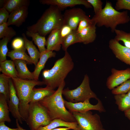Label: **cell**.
Returning <instances> with one entry per match:
<instances>
[{
    "mask_svg": "<svg viewBox=\"0 0 130 130\" xmlns=\"http://www.w3.org/2000/svg\"><path fill=\"white\" fill-rule=\"evenodd\" d=\"M65 83L64 81L52 95L39 102L46 110L52 120L60 119L70 122H77L72 113L67 110L62 97Z\"/></svg>",
    "mask_w": 130,
    "mask_h": 130,
    "instance_id": "1",
    "label": "cell"
},
{
    "mask_svg": "<svg viewBox=\"0 0 130 130\" xmlns=\"http://www.w3.org/2000/svg\"><path fill=\"white\" fill-rule=\"evenodd\" d=\"M65 52L64 56L57 60L51 69L43 72L42 81L46 87L52 90L58 87L74 68L71 56L67 51Z\"/></svg>",
    "mask_w": 130,
    "mask_h": 130,
    "instance_id": "2",
    "label": "cell"
},
{
    "mask_svg": "<svg viewBox=\"0 0 130 130\" xmlns=\"http://www.w3.org/2000/svg\"><path fill=\"white\" fill-rule=\"evenodd\" d=\"M91 19L97 26L110 28L112 32H114L118 25L126 24L130 20L127 11L120 12L117 10L109 1H106L104 8L95 14Z\"/></svg>",
    "mask_w": 130,
    "mask_h": 130,
    "instance_id": "3",
    "label": "cell"
},
{
    "mask_svg": "<svg viewBox=\"0 0 130 130\" xmlns=\"http://www.w3.org/2000/svg\"><path fill=\"white\" fill-rule=\"evenodd\" d=\"M63 22L61 11L56 6L50 5L35 24L27 28V31L45 37L54 29L60 28Z\"/></svg>",
    "mask_w": 130,
    "mask_h": 130,
    "instance_id": "4",
    "label": "cell"
},
{
    "mask_svg": "<svg viewBox=\"0 0 130 130\" xmlns=\"http://www.w3.org/2000/svg\"><path fill=\"white\" fill-rule=\"evenodd\" d=\"M19 101V110L23 120H27L29 113V99L31 92L36 85H44L43 82L35 80L11 78Z\"/></svg>",
    "mask_w": 130,
    "mask_h": 130,
    "instance_id": "5",
    "label": "cell"
},
{
    "mask_svg": "<svg viewBox=\"0 0 130 130\" xmlns=\"http://www.w3.org/2000/svg\"><path fill=\"white\" fill-rule=\"evenodd\" d=\"M62 94L68 102L74 103L83 102L86 100L93 98L98 99L96 94L91 89L88 75L85 74L80 85L72 90L68 88L64 89Z\"/></svg>",
    "mask_w": 130,
    "mask_h": 130,
    "instance_id": "6",
    "label": "cell"
},
{
    "mask_svg": "<svg viewBox=\"0 0 130 130\" xmlns=\"http://www.w3.org/2000/svg\"><path fill=\"white\" fill-rule=\"evenodd\" d=\"M28 114L26 122L31 130H38L52 121L46 109L39 102L30 103Z\"/></svg>",
    "mask_w": 130,
    "mask_h": 130,
    "instance_id": "7",
    "label": "cell"
},
{
    "mask_svg": "<svg viewBox=\"0 0 130 130\" xmlns=\"http://www.w3.org/2000/svg\"><path fill=\"white\" fill-rule=\"evenodd\" d=\"M78 123L79 130H106L104 128L100 116L91 111L72 113Z\"/></svg>",
    "mask_w": 130,
    "mask_h": 130,
    "instance_id": "8",
    "label": "cell"
},
{
    "mask_svg": "<svg viewBox=\"0 0 130 130\" xmlns=\"http://www.w3.org/2000/svg\"><path fill=\"white\" fill-rule=\"evenodd\" d=\"M97 103L93 105L88 99L83 102L74 103L66 101L64 99L65 106L69 111L72 113L73 112H83L91 110H95L100 112H105L106 110L102 102L99 98L97 100Z\"/></svg>",
    "mask_w": 130,
    "mask_h": 130,
    "instance_id": "9",
    "label": "cell"
},
{
    "mask_svg": "<svg viewBox=\"0 0 130 130\" xmlns=\"http://www.w3.org/2000/svg\"><path fill=\"white\" fill-rule=\"evenodd\" d=\"M63 15V25L69 26L73 30H76L80 22L87 16L82 9L75 7L66 10Z\"/></svg>",
    "mask_w": 130,
    "mask_h": 130,
    "instance_id": "10",
    "label": "cell"
},
{
    "mask_svg": "<svg viewBox=\"0 0 130 130\" xmlns=\"http://www.w3.org/2000/svg\"><path fill=\"white\" fill-rule=\"evenodd\" d=\"M111 74L107 78L106 85L112 90L125 81L130 79V68L123 70H118L114 68L111 70Z\"/></svg>",
    "mask_w": 130,
    "mask_h": 130,
    "instance_id": "11",
    "label": "cell"
},
{
    "mask_svg": "<svg viewBox=\"0 0 130 130\" xmlns=\"http://www.w3.org/2000/svg\"><path fill=\"white\" fill-rule=\"evenodd\" d=\"M109 46L116 58L130 65V48L122 45L114 38L110 40Z\"/></svg>",
    "mask_w": 130,
    "mask_h": 130,
    "instance_id": "12",
    "label": "cell"
},
{
    "mask_svg": "<svg viewBox=\"0 0 130 130\" xmlns=\"http://www.w3.org/2000/svg\"><path fill=\"white\" fill-rule=\"evenodd\" d=\"M10 88L9 98L7 103L9 111L13 117L17 119L21 124L22 119L19 110V101L12 78L9 79Z\"/></svg>",
    "mask_w": 130,
    "mask_h": 130,
    "instance_id": "13",
    "label": "cell"
},
{
    "mask_svg": "<svg viewBox=\"0 0 130 130\" xmlns=\"http://www.w3.org/2000/svg\"><path fill=\"white\" fill-rule=\"evenodd\" d=\"M42 4L57 6L61 11L68 7H73L78 5H84L87 8L92 6L87 0H40Z\"/></svg>",
    "mask_w": 130,
    "mask_h": 130,
    "instance_id": "14",
    "label": "cell"
},
{
    "mask_svg": "<svg viewBox=\"0 0 130 130\" xmlns=\"http://www.w3.org/2000/svg\"><path fill=\"white\" fill-rule=\"evenodd\" d=\"M28 14V7H24L18 9L9 14L6 24L8 26L13 25L19 27L25 21Z\"/></svg>",
    "mask_w": 130,
    "mask_h": 130,
    "instance_id": "15",
    "label": "cell"
},
{
    "mask_svg": "<svg viewBox=\"0 0 130 130\" xmlns=\"http://www.w3.org/2000/svg\"><path fill=\"white\" fill-rule=\"evenodd\" d=\"M60 28L54 29L51 32L46 40L47 50L58 51L60 50L62 39L60 35Z\"/></svg>",
    "mask_w": 130,
    "mask_h": 130,
    "instance_id": "16",
    "label": "cell"
},
{
    "mask_svg": "<svg viewBox=\"0 0 130 130\" xmlns=\"http://www.w3.org/2000/svg\"><path fill=\"white\" fill-rule=\"evenodd\" d=\"M96 25L94 23L78 33L80 43L87 44L93 42L97 35Z\"/></svg>",
    "mask_w": 130,
    "mask_h": 130,
    "instance_id": "17",
    "label": "cell"
},
{
    "mask_svg": "<svg viewBox=\"0 0 130 130\" xmlns=\"http://www.w3.org/2000/svg\"><path fill=\"white\" fill-rule=\"evenodd\" d=\"M56 55L55 52L52 51H46L40 53L39 60L32 72L35 80H38L41 71L44 68L46 63L50 58L54 57Z\"/></svg>",
    "mask_w": 130,
    "mask_h": 130,
    "instance_id": "18",
    "label": "cell"
},
{
    "mask_svg": "<svg viewBox=\"0 0 130 130\" xmlns=\"http://www.w3.org/2000/svg\"><path fill=\"white\" fill-rule=\"evenodd\" d=\"M17 70L18 78L23 79L34 80L32 72L28 68L26 62L24 60L17 59L13 61Z\"/></svg>",
    "mask_w": 130,
    "mask_h": 130,
    "instance_id": "19",
    "label": "cell"
},
{
    "mask_svg": "<svg viewBox=\"0 0 130 130\" xmlns=\"http://www.w3.org/2000/svg\"><path fill=\"white\" fill-rule=\"evenodd\" d=\"M55 91L46 87L37 88H34L31 94L29 103L30 102H39L45 97L52 95Z\"/></svg>",
    "mask_w": 130,
    "mask_h": 130,
    "instance_id": "20",
    "label": "cell"
},
{
    "mask_svg": "<svg viewBox=\"0 0 130 130\" xmlns=\"http://www.w3.org/2000/svg\"><path fill=\"white\" fill-rule=\"evenodd\" d=\"M0 71L2 74L9 78H18L17 70L13 60H6L0 62Z\"/></svg>",
    "mask_w": 130,
    "mask_h": 130,
    "instance_id": "21",
    "label": "cell"
},
{
    "mask_svg": "<svg viewBox=\"0 0 130 130\" xmlns=\"http://www.w3.org/2000/svg\"><path fill=\"white\" fill-rule=\"evenodd\" d=\"M61 126L71 127L73 130H79L77 122H68L58 119L53 120L48 124L40 127L38 130H51Z\"/></svg>",
    "mask_w": 130,
    "mask_h": 130,
    "instance_id": "22",
    "label": "cell"
},
{
    "mask_svg": "<svg viewBox=\"0 0 130 130\" xmlns=\"http://www.w3.org/2000/svg\"><path fill=\"white\" fill-rule=\"evenodd\" d=\"M22 35L25 42V47L33 60L35 67L40 58V53L33 45L32 41L29 40L27 39L24 33H22Z\"/></svg>",
    "mask_w": 130,
    "mask_h": 130,
    "instance_id": "23",
    "label": "cell"
},
{
    "mask_svg": "<svg viewBox=\"0 0 130 130\" xmlns=\"http://www.w3.org/2000/svg\"><path fill=\"white\" fill-rule=\"evenodd\" d=\"M30 4L29 0H4L3 7L5 8L9 13L22 7H28Z\"/></svg>",
    "mask_w": 130,
    "mask_h": 130,
    "instance_id": "24",
    "label": "cell"
},
{
    "mask_svg": "<svg viewBox=\"0 0 130 130\" xmlns=\"http://www.w3.org/2000/svg\"><path fill=\"white\" fill-rule=\"evenodd\" d=\"M9 111L5 97L3 94H0V122H11V120L9 117Z\"/></svg>",
    "mask_w": 130,
    "mask_h": 130,
    "instance_id": "25",
    "label": "cell"
},
{
    "mask_svg": "<svg viewBox=\"0 0 130 130\" xmlns=\"http://www.w3.org/2000/svg\"><path fill=\"white\" fill-rule=\"evenodd\" d=\"M26 34L27 36L32 38V41L38 47L40 53L46 50L45 47L46 40L45 36L40 35L38 33L28 31H26Z\"/></svg>",
    "mask_w": 130,
    "mask_h": 130,
    "instance_id": "26",
    "label": "cell"
},
{
    "mask_svg": "<svg viewBox=\"0 0 130 130\" xmlns=\"http://www.w3.org/2000/svg\"><path fill=\"white\" fill-rule=\"evenodd\" d=\"M114 98L119 110L124 112L130 109V98L127 94L115 95Z\"/></svg>",
    "mask_w": 130,
    "mask_h": 130,
    "instance_id": "27",
    "label": "cell"
},
{
    "mask_svg": "<svg viewBox=\"0 0 130 130\" xmlns=\"http://www.w3.org/2000/svg\"><path fill=\"white\" fill-rule=\"evenodd\" d=\"M26 50H13L8 52L7 56L9 57L12 60L20 59L26 61L27 64H34V62L30 56L26 53Z\"/></svg>",
    "mask_w": 130,
    "mask_h": 130,
    "instance_id": "28",
    "label": "cell"
},
{
    "mask_svg": "<svg viewBox=\"0 0 130 130\" xmlns=\"http://www.w3.org/2000/svg\"><path fill=\"white\" fill-rule=\"evenodd\" d=\"M77 43H80L77 30H73L68 35L64 38L62 44L63 49L67 51L68 47L71 45Z\"/></svg>",
    "mask_w": 130,
    "mask_h": 130,
    "instance_id": "29",
    "label": "cell"
},
{
    "mask_svg": "<svg viewBox=\"0 0 130 130\" xmlns=\"http://www.w3.org/2000/svg\"><path fill=\"white\" fill-rule=\"evenodd\" d=\"M10 78L2 73L0 75V94L4 95L7 103L10 96Z\"/></svg>",
    "mask_w": 130,
    "mask_h": 130,
    "instance_id": "30",
    "label": "cell"
},
{
    "mask_svg": "<svg viewBox=\"0 0 130 130\" xmlns=\"http://www.w3.org/2000/svg\"><path fill=\"white\" fill-rule=\"evenodd\" d=\"M116 35L114 39L119 42L122 41L125 46L130 48V32L116 29L115 31Z\"/></svg>",
    "mask_w": 130,
    "mask_h": 130,
    "instance_id": "31",
    "label": "cell"
},
{
    "mask_svg": "<svg viewBox=\"0 0 130 130\" xmlns=\"http://www.w3.org/2000/svg\"><path fill=\"white\" fill-rule=\"evenodd\" d=\"M16 34V32L6 23L0 25V38L7 37L11 39Z\"/></svg>",
    "mask_w": 130,
    "mask_h": 130,
    "instance_id": "32",
    "label": "cell"
},
{
    "mask_svg": "<svg viewBox=\"0 0 130 130\" xmlns=\"http://www.w3.org/2000/svg\"><path fill=\"white\" fill-rule=\"evenodd\" d=\"M11 39L5 37L0 40V62L6 60V56L8 52L7 45Z\"/></svg>",
    "mask_w": 130,
    "mask_h": 130,
    "instance_id": "33",
    "label": "cell"
},
{
    "mask_svg": "<svg viewBox=\"0 0 130 130\" xmlns=\"http://www.w3.org/2000/svg\"><path fill=\"white\" fill-rule=\"evenodd\" d=\"M130 90V79L112 90V93L115 95L125 94Z\"/></svg>",
    "mask_w": 130,
    "mask_h": 130,
    "instance_id": "34",
    "label": "cell"
},
{
    "mask_svg": "<svg viewBox=\"0 0 130 130\" xmlns=\"http://www.w3.org/2000/svg\"><path fill=\"white\" fill-rule=\"evenodd\" d=\"M25 42L23 38L17 37L12 41L11 46L14 50H26L25 47Z\"/></svg>",
    "mask_w": 130,
    "mask_h": 130,
    "instance_id": "35",
    "label": "cell"
},
{
    "mask_svg": "<svg viewBox=\"0 0 130 130\" xmlns=\"http://www.w3.org/2000/svg\"><path fill=\"white\" fill-rule=\"evenodd\" d=\"M115 8L117 11L122 9L130 11V0H117Z\"/></svg>",
    "mask_w": 130,
    "mask_h": 130,
    "instance_id": "36",
    "label": "cell"
},
{
    "mask_svg": "<svg viewBox=\"0 0 130 130\" xmlns=\"http://www.w3.org/2000/svg\"><path fill=\"white\" fill-rule=\"evenodd\" d=\"M93 23L91 19H90L88 16H87L82 19L79 22L77 31V32H80L82 30L87 27Z\"/></svg>",
    "mask_w": 130,
    "mask_h": 130,
    "instance_id": "37",
    "label": "cell"
},
{
    "mask_svg": "<svg viewBox=\"0 0 130 130\" xmlns=\"http://www.w3.org/2000/svg\"><path fill=\"white\" fill-rule=\"evenodd\" d=\"M93 8L95 14L98 13L102 9L103 2L101 0H87Z\"/></svg>",
    "mask_w": 130,
    "mask_h": 130,
    "instance_id": "38",
    "label": "cell"
},
{
    "mask_svg": "<svg viewBox=\"0 0 130 130\" xmlns=\"http://www.w3.org/2000/svg\"><path fill=\"white\" fill-rule=\"evenodd\" d=\"M4 7L0 9V25L6 23L9 18V14Z\"/></svg>",
    "mask_w": 130,
    "mask_h": 130,
    "instance_id": "39",
    "label": "cell"
},
{
    "mask_svg": "<svg viewBox=\"0 0 130 130\" xmlns=\"http://www.w3.org/2000/svg\"><path fill=\"white\" fill-rule=\"evenodd\" d=\"M73 30L69 26L66 25H63L60 28V34L62 39L69 34Z\"/></svg>",
    "mask_w": 130,
    "mask_h": 130,
    "instance_id": "40",
    "label": "cell"
},
{
    "mask_svg": "<svg viewBox=\"0 0 130 130\" xmlns=\"http://www.w3.org/2000/svg\"><path fill=\"white\" fill-rule=\"evenodd\" d=\"M5 122H0V130H19L17 127L15 128H11L7 126L5 124Z\"/></svg>",
    "mask_w": 130,
    "mask_h": 130,
    "instance_id": "41",
    "label": "cell"
},
{
    "mask_svg": "<svg viewBox=\"0 0 130 130\" xmlns=\"http://www.w3.org/2000/svg\"><path fill=\"white\" fill-rule=\"evenodd\" d=\"M70 129L72 130V129L71 127H65L64 128H56L51 130H68Z\"/></svg>",
    "mask_w": 130,
    "mask_h": 130,
    "instance_id": "42",
    "label": "cell"
},
{
    "mask_svg": "<svg viewBox=\"0 0 130 130\" xmlns=\"http://www.w3.org/2000/svg\"><path fill=\"white\" fill-rule=\"evenodd\" d=\"M125 116L130 121V109L124 112Z\"/></svg>",
    "mask_w": 130,
    "mask_h": 130,
    "instance_id": "43",
    "label": "cell"
},
{
    "mask_svg": "<svg viewBox=\"0 0 130 130\" xmlns=\"http://www.w3.org/2000/svg\"><path fill=\"white\" fill-rule=\"evenodd\" d=\"M19 121L17 119H16V125L17 128L19 130H26L23 129L19 125Z\"/></svg>",
    "mask_w": 130,
    "mask_h": 130,
    "instance_id": "44",
    "label": "cell"
},
{
    "mask_svg": "<svg viewBox=\"0 0 130 130\" xmlns=\"http://www.w3.org/2000/svg\"><path fill=\"white\" fill-rule=\"evenodd\" d=\"M129 97L130 98V90L127 93Z\"/></svg>",
    "mask_w": 130,
    "mask_h": 130,
    "instance_id": "45",
    "label": "cell"
}]
</instances>
